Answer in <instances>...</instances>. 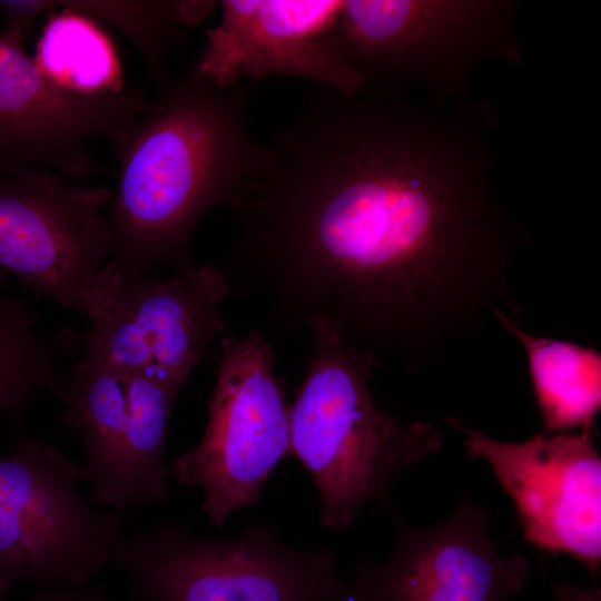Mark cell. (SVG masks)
Returning <instances> with one entry per match:
<instances>
[{
    "instance_id": "6da1fadb",
    "label": "cell",
    "mask_w": 601,
    "mask_h": 601,
    "mask_svg": "<svg viewBox=\"0 0 601 601\" xmlns=\"http://www.w3.org/2000/svg\"><path fill=\"white\" fill-rule=\"evenodd\" d=\"M495 114L317 86L234 191L221 269L286 329L321 322L411 373L519 318L511 279L530 243L491 186Z\"/></svg>"
},
{
    "instance_id": "7a4b0ae2",
    "label": "cell",
    "mask_w": 601,
    "mask_h": 601,
    "mask_svg": "<svg viewBox=\"0 0 601 601\" xmlns=\"http://www.w3.org/2000/svg\"><path fill=\"white\" fill-rule=\"evenodd\" d=\"M124 145L107 211L111 262L142 274L194 265L189 242L197 221L259 169L267 145L250 135L249 89L219 88L194 67L166 77Z\"/></svg>"
},
{
    "instance_id": "3957f363",
    "label": "cell",
    "mask_w": 601,
    "mask_h": 601,
    "mask_svg": "<svg viewBox=\"0 0 601 601\" xmlns=\"http://www.w3.org/2000/svg\"><path fill=\"white\" fill-rule=\"evenodd\" d=\"M306 329L313 356L289 406V454L317 489L319 526L336 531L382 497L398 472L439 452L443 437L435 426L403 423L375 403V356L344 344L324 323Z\"/></svg>"
},
{
    "instance_id": "277c9868",
    "label": "cell",
    "mask_w": 601,
    "mask_h": 601,
    "mask_svg": "<svg viewBox=\"0 0 601 601\" xmlns=\"http://www.w3.org/2000/svg\"><path fill=\"white\" fill-rule=\"evenodd\" d=\"M515 10L510 0H345L336 48L366 88L401 97L420 88L445 106L483 63L522 66Z\"/></svg>"
},
{
    "instance_id": "5b68a950",
    "label": "cell",
    "mask_w": 601,
    "mask_h": 601,
    "mask_svg": "<svg viewBox=\"0 0 601 601\" xmlns=\"http://www.w3.org/2000/svg\"><path fill=\"white\" fill-rule=\"evenodd\" d=\"M134 601H348L326 549L283 544L266 524L224 539L162 523L124 536L111 563Z\"/></svg>"
},
{
    "instance_id": "8992f818",
    "label": "cell",
    "mask_w": 601,
    "mask_h": 601,
    "mask_svg": "<svg viewBox=\"0 0 601 601\" xmlns=\"http://www.w3.org/2000/svg\"><path fill=\"white\" fill-rule=\"evenodd\" d=\"M81 463L53 444L24 437L0 455V583L82 585L111 563L120 512L101 511L79 492Z\"/></svg>"
},
{
    "instance_id": "52a82bcc",
    "label": "cell",
    "mask_w": 601,
    "mask_h": 601,
    "mask_svg": "<svg viewBox=\"0 0 601 601\" xmlns=\"http://www.w3.org/2000/svg\"><path fill=\"white\" fill-rule=\"evenodd\" d=\"M289 454V406L275 376V356L252 331L225 337L201 440L170 462L181 485L203 491L215 526L254 506L276 465Z\"/></svg>"
},
{
    "instance_id": "ba28073f",
    "label": "cell",
    "mask_w": 601,
    "mask_h": 601,
    "mask_svg": "<svg viewBox=\"0 0 601 601\" xmlns=\"http://www.w3.org/2000/svg\"><path fill=\"white\" fill-rule=\"evenodd\" d=\"M229 292L226 276L213 265L147 278L110 262L87 312V355L179 393L225 327L220 304Z\"/></svg>"
},
{
    "instance_id": "9c48e42d",
    "label": "cell",
    "mask_w": 601,
    "mask_h": 601,
    "mask_svg": "<svg viewBox=\"0 0 601 601\" xmlns=\"http://www.w3.org/2000/svg\"><path fill=\"white\" fill-rule=\"evenodd\" d=\"M50 392L62 403L63 424L80 439L85 482L96 504L121 512L166 503L164 455L178 393L88 355Z\"/></svg>"
},
{
    "instance_id": "30bf717a",
    "label": "cell",
    "mask_w": 601,
    "mask_h": 601,
    "mask_svg": "<svg viewBox=\"0 0 601 601\" xmlns=\"http://www.w3.org/2000/svg\"><path fill=\"white\" fill-rule=\"evenodd\" d=\"M112 191L53 171L0 175V277L87 314L111 256L107 211Z\"/></svg>"
},
{
    "instance_id": "8fae6325",
    "label": "cell",
    "mask_w": 601,
    "mask_h": 601,
    "mask_svg": "<svg viewBox=\"0 0 601 601\" xmlns=\"http://www.w3.org/2000/svg\"><path fill=\"white\" fill-rule=\"evenodd\" d=\"M511 497L526 542L565 553L597 575L601 563V459L594 426L503 442L445 417Z\"/></svg>"
},
{
    "instance_id": "7c38bea8",
    "label": "cell",
    "mask_w": 601,
    "mask_h": 601,
    "mask_svg": "<svg viewBox=\"0 0 601 601\" xmlns=\"http://www.w3.org/2000/svg\"><path fill=\"white\" fill-rule=\"evenodd\" d=\"M149 107L127 87L92 96L63 89L0 32V175L37 168L78 183L101 173L88 142L102 137L116 151Z\"/></svg>"
},
{
    "instance_id": "4fadbf2b",
    "label": "cell",
    "mask_w": 601,
    "mask_h": 601,
    "mask_svg": "<svg viewBox=\"0 0 601 601\" xmlns=\"http://www.w3.org/2000/svg\"><path fill=\"white\" fill-rule=\"evenodd\" d=\"M489 513L467 499L436 525L397 524L390 555L359 558L348 601H515L529 577L521 554L502 555L487 532Z\"/></svg>"
},
{
    "instance_id": "5bb4252c",
    "label": "cell",
    "mask_w": 601,
    "mask_h": 601,
    "mask_svg": "<svg viewBox=\"0 0 601 601\" xmlns=\"http://www.w3.org/2000/svg\"><path fill=\"white\" fill-rule=\"evenodd\" d=\"M341 0H221L193 67L219 88L268 76L312 80L344 93L365 81L341 59L335 24Z\"/></svg>"
},
{
    "instance_id": "9a60e30c",
    "label": "cell",
    "mask_w": 601,
    "mask_h": 601,
    "mask_svg": "<svg viewBox=\"0 0 601 601\" xmlns=\"http://www.w3.org/2000/svg\"><path fill=\"white\" fill-rule=\"evenodd\" d=\"M493 318L523 347L544 432L594 426L601 408V355L579 344L538 337L495 309Z\"/></svg>"
},
{
    "instance_id": "2e32d148",
    "label": "cell",
    "mask_w": 601,
    "mask_h": 601,
    "mask_svg": "<svg viewBox=\"0 0 601 601\" xmlns=\"http://www.w3.org/2000/svg\"><path fill=\"white\" fill-rule=\"evenodd\" d=\"M48 14L33 60L59 87L82 93L126 88L122 67L110 37L82 13L60 8Z\"/></svg>"
},
{
    "instance_id": "e0dca14e",
    "label": "cell",
    "mask_w": 601,
    "mask_h": 601,
    "mask_svg": "<svg viewBox=\"0 0 601 601\" xmlns=\"http://www.w3.org/2000/svg\"><path fill=\"white\" fill-rule=\"evenodd\" d=\"M216 3L210 0H42L47 14L66 8L118 29L139 50L155 83L169 76L166 62L170 51L185 40L189 28L213 12Z\"/></svg>"
},
{
    "instance_id": "ac0fdd59",
    "label": "cell",
    "mask_w": 601,
    "mask_h": 601,
    "mask_svg": "<svg viewBox=\"0 0 601 601\" xmlns=\"http://www.w3.org/2000/svg\"><path fill=\"white\" fill-rule=\"evenodd\" d=\"M55 356L36 333L30 309L0 289V412L18 411L37 390H51Z\"/></svg>"
},
{
    "instance_id": "d6986e66",
    "label": "cell",
    "mask_w": 601,
    "mask_h": 601,
    "mask_svg": "<svg viewBox=\"0 0 601 601\" xmlns=\"http://www.w3.org/2000/svg\"><path fill=\"white\" fill-rule=\"evenodd\" d=\"M0 11L8 21L4 33L20 45H23L33 23L41 16L38 0H0Z\"/></svg>"
},
{
    "instance_id": "ffe728a7",
    "label": "cell",
    "mask_w": 601,
    "mask_h": 601,
    "mask_svg": "<svg viewBox=\"0 0 601 601\" xmlns=\"http://www.w3.org/2000/svg\"><path fill=\"white\" fill-rule=\"evenodd\" d=\"M29 601H111L106 591L89 583L59 588H38Z\"/></svg>"
},
{
    "instance_id": "44dd1931",
    "label": "cell",
    "mask_w": 601,
    "mask_h": 601,
    "mask_svg": "<svg viewBox=\"0 0 601 601\" xmlns=\"http://www.w3.org/2000/svg\"><path fill=\"white\" fill-rule=\"evenodd\" d=\"M553 594L558 601H601L600 588L587 589L563 582L554 584Z\"/></svg>"
},
{
    "instance_id": "7402d4cb",
    "label": "cell",
    "mask_w": 601,
    "mask_h": 601,
    "mask_svg": "<svg viewBox=\"0 0 601 601\" xmlns=\"http://www.w3.org/2000/svg\"><path fill=\"white\" fill-rule=\"evenodd\" d=\"M9 589H7L4 585L0 583V601H7V592Z\"/></svg>"
}]
</instances>
